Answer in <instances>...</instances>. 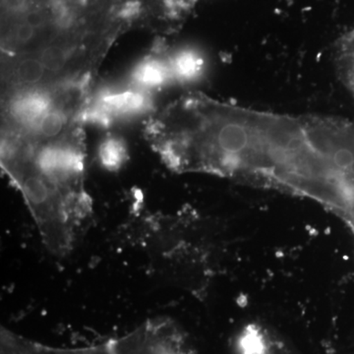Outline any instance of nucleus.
<instances>
[{"mask_svg":"<svg viewBox=\"0 0 354 354\" xmlns=\"http://www.w3.org/2000/svg\"><path fill=\"white\" fill-rule=\"evenodd\" d=\"M155 94L122 82L95 85L91 91L81 113L84 125L108 128L139 118H149L155 109Z\"/></svg>","mask_w":354,"mask_h":354,"instance_id":"4","label":"nucleus"},{"mask_svg":"<svg viewBox=\"0 0 354 354\" xmlns=\"http://www.w3.org/2000/svg\"><path fill=\"white\" fill-rule=\"evenodd\" d=\"M1 354H189L185 342L174 332L153 322L142 324L129 334L97 346L57 348L14 335Z\"/></svg>","mask_w":354,"mask_h":354,"instance_id":"3","label":"nucleus"},{"mask_svg":"<svg viewBox=\"0 0 354 354\" xmlns=\"http://www.w3.org/2000/svg\"><path fill=\"white\" fill-rule=\"evenodd\" d=\"M94 86H46L1 92V139L37 144L59 136L82 123L84 104Z\"/></svg>","mask_w":354,"mask_h":354,"instance_id":"2","label":"nucleus"},{"mask_svg":"<svg viewBox=\"0 0 354 354\" xmlns=\"http://www.w3.org/2000/svg\"><path fill=\"white\" fill-rule=\"evenodd\" d=\"M127 80L132 85L155 95L176 84L169 50L162 46L156 48L132 67Z\"/></svg>","mask_w":354,"mask_h":354,"instance_id":"5","label":"nucleus"},{"mask_svg":"<svg viewBox=\"0 0 354 354\" xmlns=\"http://www.w3.org/2000/svg\"><path fill=\"white\" fill-rule=\"evenodd\" d=\"M172 74L176 84L193 82L201 76L204 70V59L192 48L169 50Z\"/></svg>","mask_w":354,"mask_h":354,"instance_id":"6","label":"nucleus"},{"mask_svg":"<svg viewBox=\"0 0 354 354\" xmlns=\"http://www.w3.org/2000/svg\"><path fill=\"white\" fill-rule=\"evenodd\" d=\"M97 156L102 167L111 171L121 169L129 157L124 140L114 134H109L102 140Z\"/></svg>","mask_w":354,"mask_h":354,"instance_id":"7","label":"nucleus"},{"mask_svg":"<svg viewBox=\"0 0 354 354\" xmlns=\"http://www.w3.org/2000/svg\"><path fill=\"white\" fill-rule=\"evenodd\" d=\"M82 123L37 144L1 140V169L19 190L46 250L57 258L75 248L93 214L86 186Z\"/></svg>","mask_w":354,"mask_h":354,"instance_id":"1","label":"nucleus"}]
</instances>
